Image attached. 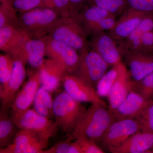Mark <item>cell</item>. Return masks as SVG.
I'll list each match as a JSON object with an SVG mask.
<instances>
[{"label":"cell","instance_id":"ffe728a7","mask_svg":"<svg viewBox=\"0 0 153 153\" xmlns=\"http://www.w3.org/2000/svg\"><path fill=\"white\" fill-rule=\"evenodd\" d=\"M132 80L125 64L114 83L107 96L108 108L112 113L131 90Z\"/></svg>","mask_w":153,"mask_h":153},{"label":"cell","instance_id":"d6a6232c","mask_svg":"<svg viewBox=\"0 0 153 153\" xmlns=\"http://www.w3.org/2000/svg\"><path fill=\"white\" fill-rule=\"evenodd\" d=\"M67 140L66 141L56 144L49 149L44 150V153H82L75 142Z\"/></svg>","mask_w":153,"mask_h":153},{"label":"cell","instance_id":"5bb4252c","mask_svg":"<svg viewBox=\"0 0 153 153\" xmlns=\"http://www.w3.org/2000/svg\"><path fill=\"white\" fill-rule=\"evenodd\" d=\"M30 38L21 28L1 27H0V49L16 59Z\"/></svg>","mask_w":153,"mask_h":153},{"label":"cell","instance_id":"3957f363","mask_svg":"<svg viewBox=\"0 0 153 153\" xmlns=\"http://www.w3.org/2000/svg\"><path fill=\"white\" fill-rule=\"evenodd\" d=\"M81 103L66 91L55 97L53 101L54 118L58 128L63 132L71 134L83 117L86 109Z\"/></svg>","mask_w":153,"mask_h":153},{"label":"cell","instance_id":"74e56055","mask_svg":"<svg viewBox=\"0 0 153 153\" xmlns=\"http://www.w3.org/2000/svg\"><path fill=\"white\" fill-rule=\"evenodd\" d=\"M140 52L150 53L153 52V30L144 33L140 43Z\"/></svg>","mask_w":153,"mask_h":153},{"label":"cell","instance_id":"ba28073f","mask_svg":"<svg viewBox=\"0 0 153 153\" xmlns=\"http://www.w3.org/2000/svg\"><path fill=\"white\" fill-rule=\"evenodd\" d=\"M10 117L20 129L28 130L54 137L58 127L55 121L39 114L34 109H29L19 114L12 113Z\"/></svg>","mask_w":153,"mask_h":153},{"label":"cell","instance_id":"2e32d148","mask_svg":"<svg viewBox=\"0 0 153 153\" xmlns=\"http://www.w3.org/2000/svg\"><path fill=\"white\" fill-rule=\"evenodd\" d=\"M147 14L128 8L117 20L112 30L108 34L115 41L124 40L137 28Z\"/></svg>","mask_w":153,"mask_h":153},{"label":"cell","instance_id":"d6986e66","mask_svg":"<svg viewBox=\"0 0 153 153\" xmlns=\"http://www.w3.org/2000/svg\"><path fill=\"white\" fill-rule=\"evenodd\" d=\"M46 53V44L43 39L30 38L15 59H19L25 65L28 64L38 69L44 63Z\"/></svg>","mask_w":153,"mask_h":153},{"label":"cell","instance_id":"4fadbf2b","mask_svg":"<svg viewBox=\"0 0 153 153\" xmlns=\"http://www.w3.org/2000/svg\"><path fill=\"white\" fill-rule=\"evenodd\" d=\"M122 57L133 81H139L153 71V55L143 52H124Z\"/></svg>","mask_w":153,"mask_h":153},{"label":"cell","instance_id":"9a60e30c","mask_svg":"<svg viewBox=\"0 0 153 153\" xmlns=\"http://www.w3.org/2000/svg\"><path fill=\"white\" fill-rule=\"evenodd\" d=\"M26 74L25 64L19 59H14L13 69L10 78L5 87L0 90L1 108L7 110L11 107L15 96L25 81Z\"/></svg>","mask_w":153,"mask_h":153},{"label":"cell","instance_id":"60d3db41","mask_svg":"<svg viewBox=\"0 0 153 153\" xmlns=\"http://www.w3.org/2000/svg\"><path fill=\"white\" fill-rule=\"evenodd\" d=\"M151 99L152 100H153V91L152 94V97H151Z\"/></svg>","mask_w":153,"mask_h":153},{"label":"cell","instance_id":"277c9868","mask_svg":"<svg viewBox=\"0 0 153 153\" xmlns=\"http://www.w3.org/2000/svg\"><path fill=\"white\" fill-rule=\"evenodd\" d=\"M49 35L55 40L73 47L79 55L88 49V35L76 17L60 18Z\"/></svg>","mask_w":153,"mask_h":153},{"label":"cell","instance_id":"d590c367","mask_svg":"<svg viewBox=\"0 0 153 153\" xmlns=\"http://www.w3.org/2000/svg\"><path fill=\"white\" fill-rule=\"evenodd\" d=\"M14 8L19 13L39 7H44L41 0H10Z\"/></svg>","mask_w":153,"mask_h":153},{"label":"cell","instance_id":"1f68e13d","mask_svg":"<svg viewBox=\"0 0 153 153\" xmlns=\"http://www.w3.org/2000/svg\"><path fill=\"white\" fill-rule=\"evenodd\" d=\"M116 21V16H110L88 26L85 30L88 35H94L106 31H109L114 27Z\"/></svg>","mask_w":153,"mask_h":153},{"label":"cell","instance_id":"603a6c76","mask_svg":"<svg viewBox=\"0 0 153 153\" xmlns=\"http://www.w3.org/2000/svg\"><path fill=\"white\" fill-rule=\"evenodd\" d=\"M7 110L1 109L0 114V148L7 146L13 142L18 131L17 126L9 117Z\"/></svg>","mask_w":153,"mask_h":153},{"label":"cell","instance_id":"f35d334b","mask_svg":"<svg viewBox=\"0 0 153 153\" xmlns=\"http://www.w3.org/2000/svg\"><path fill=\"white\" fill-rule=\"evenodd\" d=\"M89 1L90 0H70L71 7L76 16L87 3L89 4Z\"/></svg>","mask_w":153,"mask_h":153},{"label":"cell","instance_id":"ac0fdd59","mask_svg":"<svg viewBox=\"0 0 153 153\" xmlns=\"http://www.w3.org/2000/svg\"><path fill=\"white\" fill-rule=\"evenodd\" d=\"M150 99H146L135 91L131 90L124 100L111 113L114 121L134 118L147 105Z\"/></svg>","mask_w":153,"mask_h":153},{"label":"cell","instance_id":"4dcf8cb0","mask_svg":"<svg viewBox=\"0 0 153 153\" xmlns=\"http://www.w3.org/2000/svg\"><path fill=\"white\" fill-rule=\"evenodd\" d=\"M131 90L146 99H150L153 91V71L139 81L132 80Z\"/></svg>","mask_w":153,"mask_h":153},{"label":"cell","instance_id":"cb8c5ba5","mask_svg":"<svg viewBox=\"0 0 153 153\" xmlns=\"http://www.w3.org/2000/svg\"><path fill=\"white\" fill-rule=\"evenodd\" d=\"M53 101L50 92L41 86L35 97L33 109L42 116L51 119L54 117Z\"/></svg>","mask_w":153,"mask_h":153},{"label":"cell","instance_id":"8992f818","mask_svg":"<svg viewBox=\"0 0 153 153\" xmlns=\"http://www.w3.org/2000/svg\"><path fill=\"white\" fill-rule=\"evenodd\" d=\"M51 137L28 130L18 131L13 143L1 148L0 153H44Z\"/></svg>","mask_w":153,"mask_h":153},{"label":"cell","instance_id":"83f0119b","mask_svg":"<svg viewBox=\"0 0 153 153\" xmlns=\"http://www.w3.org/2000/svg\"><path fill=\"white\" fill-rule=\"evenodd\" d=\"M89 4L109 12L116 17L128 8L126 0H90Z\"/></svg>","mask_w":153,"mask_h":153},{"label":"cell","instance_id":"52a82bcc","mask_svg":"<svg viewBox=\"0 0 153 153\" xmlns=\"http://www.w3.org/2000/svg\"><path fill=\"white\" fill-rule=\"evenodd\" d=\"M46 44V55L60 65L68 74L78 65L80 55L76 49L68 44L57 41L49 35L41 38Z\"/></svg>","mask_w":153,"mask_h":153},{"label":"cell","instance_id":"4316f807","mask_svg":"<svg viewBox=\"0 0 153 153\" xmlns=\"http://www.w3.org/2000/svg\"><path fill=\"white\" fill-rule=\"evenodd\" d=\"M17 13L10 0H0V27L11 26L21 28Z\"/></svg>","mask_w":153,"mask_h":153},{"label":"cell","instance_id":"f1b7e54d","mask_svg":"<svg viewBox=\"0 0 153 153\" xmlns=\"http://www.w3.org/2000/svg\"><path fill=\"white\" fill-rule=\"evenodd\" d=\"M139 123L141 131L153 133V100L150 99L143 110L134 118Z\"/></svg>","mask_w":153,"mask_h":153},{"label":"cell","instance_id":"8fae6325","mask_svg":"<svg viewBox=\"0 0 153 153\" xmlns=\"http://www.w3.org/2000/svg\"><path fill=\"white\" fill-rule=\"evenodd\" d=\"M116 42L108 33L102 32L92 35L88 46L112 66L122 62V55Z\"/></svg>","mask_w":153,"mask_h":153},{"label":"cell","instance_id":"9c48e42d","mask_svg":"<svg viewBox=\"0 0 153 153\" xmlns=\"http://www.w3.org/2000/svg\"><path fill=\"white\" fill-rule=\"evenodd\" d=\"M140 131L139 123L136 119L115 121L105 133L100 144L109 151L120 146L134 134Z\"/></svg>","mask_w":153,"mask_h":153},{"label":"cell","instance_id":"836d02e7","mask_svg":"<svg viewBox=\"0 0 153 153\" xmlns=\"http://www.w3.org/2000/svg\"><path fill=\"white\" fill-rule=\"evenodd\" d=\"M74 142L79 146L82 153H105L97 143L83 135H78L74 138Z\"/></svg>","mask_w":153,"mask_h":153},{"label":"cell","instance_id":"f546056e","mask_svg":"<svg viewBox=\"0 0 153 153\" xmlns=\"http://www.w3.org/2000/svg\"><path fill=\"white\" fill-rule=\"evenodd\" d=\"M14 59L8 54L0 55V90L4 88L10 78L13 69Z\"/></svg>","mask_w":153,"mask_h":153},{"label":"cell","instance_id":"7a4b0ae2","mask_svg":"<svg viewBox=\"0 0 153 153\" xmlns=\"http://www.w3.org/2000/svg\"><path fill=\"white\" fill-rule=\"evenodd\" d=\"M22 30L32 39H40L49 35L60 17L54 10L39 7L19 13Z\"/></svg>","mask_w":153,"mask_h":153},{"label":"cell","instance_id":"6da1fadb","mask_svg":"<svg viewBox=\"0 0 153 153\" xmlns=\"http://www.w3.org/2000/svg\"><path fill=\"white\" fill-rule=\"evenodd\" d=\"M107 105L92 103L83 115L74 131L69 134L68 139L72 141L78 135H83L98 144L105 133L114 121Z\"/></svg>","mask_w":153,"mask_h":153},{"label":"cell","instance_id":"7402d4cb","mask_svg":"<svg viewBox=\"0 0 153 153\" xmlns=\"http://www.w3.org/2000/svg\"><path fill=\"white\" fill-rule=\"evenodd\" d=\"M153 30V14H147L137 28L124 40L120 42L119 49L125 52H140V43L144 33Z\"/></svg>","mask_w":153,"mask_h":153},{"label":"cell","instance_id":"30bf717a","mask_svg":"<svg viewBox=\"0 0 153 153\" xmlns=\"http://www.w3.org/2000/svg\"><path fill=\"white\" fill-rule=\"evenodd\" d=\"M62 83L65 91L76 101L106 105L97 93L94 87L76 75L67 73Z\"/></svg>","mask_w":153,"mask_h":153},{"label":"cell","instance_id":"7c38bea8","mask_svg":"<svg viewBox=\"0 0 153 153\" xmlns=\"http://www.w3.org/2000/svg\"><path fill=\"white\" fill-rule=\"evenodd\" d=\"M40 86L41 75L38 69L30 76L15 96L11 106L12 113H21L30 109Z\"/></svg>","mask_w":153,"mask_h":153},{"label":"cell","instance_id":"8d00e7d4","mask_svg":"<svg viewBox=\"0 0 153 153\" xmlns=\"http://www.w3.org/2000/svg\"><path fill=\"white\" fill-rule=\"evenodd\" d=\"M128 8L147 14H153V0H126Z\"/></svg>","mask_w":153,"mask_h":153},{"label":"cell","instance_id":"d4e9b609","mask_svg":"<svg viewBox=\"0 0 153 153\" xmlns=\"http://www.w3.org/2000/svg\"><path fill=\"white\" fill-rule=\"evenodd\" d=\"M112 16L114 15L105 10L89 4L88 6H84L76 17L85 29L102 19Z\"/></svg>","mask_w":153,"mask_h":153},{"label":"cell","instance_id":"e0dca14e","mask_svg":"<svg viewBox=\"0 0 153 153\" xmlns=\"http://www.w3.org/2000/svg\"><path fill=\"white\" fill-rule=\"evenodd\" d=\"M109 151L112 153H153V133L137 132Z\"/></svg>","mask_w":153,"mask_h":153},{"label":"cell","instance_id":"b9f144b4","mask_svg":"<svg viewBox=\"0 0 153 153\" xmlns=\"http://www.w3.org/2000/svg\"><path fill=\"white\" fill-rule=\"evenodd\" d=\"M152 54H153V53H152Z\"/></svg>","mask_w":153,"mask_h":153},{"label":"cell","instance_id":"44dd1931","mask_svg":"<svg viewBox=\"0 0 153 153\" xmlns=\"http://www.w3.org/2000/svg\"><path fill=\"white\" fill-rule=\"evenodd\" d=\"M38 69L41 75V87L50 92L58 88L68 73L58 63L49 58L45 59Z\"/></svg>","mask_w":153,"mask_h":153},{"label":"cell","instance_id":"484cf974","mask_svg":"<svg viewBox=\"0 0 153 153\" xmlns=\"http://www.w3.org/2000/svg\"><path fill=\"white\" fill-rule=\"evenodd\" d=\"M124 66V63H121L111 66V68L100 79L97 84V93L100 97H107L111 88L115 82L122 69Z\"/></svg>","mask_w":153,"mask_h":153},{"label":"cell","instance_id":"ab89813d","mask_svg":"<svg viewBox=\"0 0 153 153\" xmlns=\"http://www.w3.org/2000/svg\"><path fill=\"white\" fill-rule=\"evenodd\" d=\"M44 7L51 8L53 0H41Z\"/></svg>","mask_w":153,"mask_h":153},{"label":"cell","instance_id":"e575fe53","mask_svg":"<svg viewBox=\"0 0 153 153\" xmlns=\"http://www.w3.org/2000/svg\"><path fill=\"white\" fill-rule=\"evenodd\" d=\"M51 9L54 10L60 18L77 16L72 9L70 0H53Z\"/></svg>","mask_w":153,"mask_h":153},{"label":"cell","instance_id":"5b68a950","mask_svg":"<svg viewBox=\"0 0 153 153\" xmlns=\"http://www.w3.org/2000/svg\"><path fill=\"white\" fill-rule=\"evenodd\" d=\"M80 55L78 65L70 74L78 76L94 87L109 66L98 53L91 49Z\"/></svg>","mask_w":153,"mask_h":153}]
</instances>
